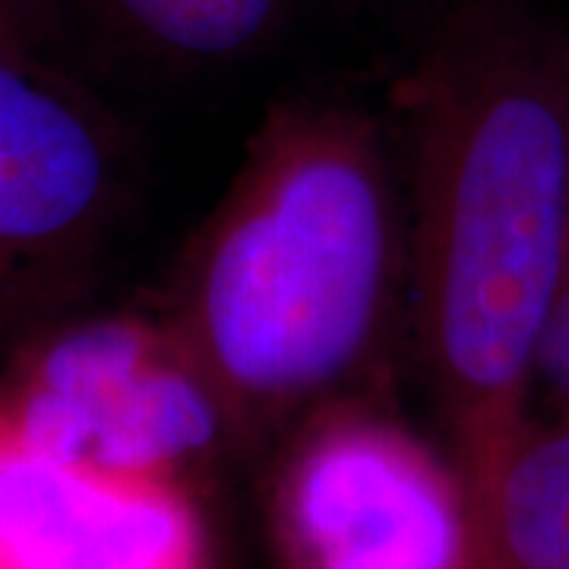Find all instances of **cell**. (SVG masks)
<instances>
[{"instance_id": "7a4b0ae2", "label": "cell", "mask_w": 569, "mask_h": 569, "mask_svg": "<svg viewBox=\"0 0 569 569\" xmlns=\"http://www.w3.org/2000/svg\"><path fill=\"white\" fill-rule=\"evenodd\" d=\"M396 260V203L370 123L291 108L266 127L203 231L174 336L228 411L298 406L365 365Z\"/></svg>"}, {"instance_id": "3957f363", "label": "cell", "mask_w": 569, "mask_h": 569, "mask_svg": "<svg viewBox=\"0 0 569 569\" xmlns=\"http://www.w3.org/2000/svg\"><path fill=\"white\" fill-rule=\"evenodd\" d=\"M288 569H481L466 478L387 418L307 427L276 493Z\"/></svg>"}, {"instance_id": "5b68a950", "label": "cell", "mask_w": 569, "mask_h": 569, "mask_svg": "<svg viewBox=\"0 0 569 569\" xmlns=\"http://www.w3.org/2000/svg\"><path fill=\"white\" fill-rule=\"evenodd\" d=\"M0 569H209L178 475L61 459L0 425Z\"/></svg>"}, {"instance_id": "30bf717a", "label": "cell", "mask_w": 569, "mask_h": 569, "mask_svg": "<svg viewBox=\"0 0 569 569\" xmlns=\"http://www.w3.org/2000/svg\"><path fill=\"white\" fill-rule=\"evenodd\" d=\"M22 0H0V44L3 48H17L13 41V22H17V10Z\"/></svg>"}, {"instance_id": "277c9868", "label": "cell", "mask_w": 569, "mask_h": 569, "mask_svg": "<svg viewBox=\"0 0 569 569\" xmlns=\"http://www.w3.org/2000/svg\"><path fill=\"white\" fill-rule=\"evenodd\" d=\"M224 411L174 329L104 323L51 358L10 427L61 459L123 475H178L216 443Z\"/></svg>"}, {"instance_id": "8992f818", "label": "cell", "mask_w": 569, "mask_h": 569, "mask_svg": "<svg viewBox=\"0 0 569 569\" xmlns=\"http://www.w3.org/2000/svg\"><path fill=\"white\" fill-rule=\"evenodd\" d=\"M114 164L99 123L0 44V291L99 231Z\"/></svg>"}, {"instance_id": "52a82bcc", "label": "cell", "mask_w": 569, "mask_h": 569, "mask_svg": "<svg viewBox=\"0 0 569 569\" xmlns=\"http://www.w3.org/2000/svg\"><path fill=\"white\" fill-rule=\"evenodd\" d=\"M471 507L481 569H569V425L526 427Z\"/></svg>"}, {"instance_id": "6da1fadb", "label": "cell", "mask_w": 569, "mask_h": 569, "mask_svg": "<svg viewBox=\"0 0 569 569\" xmlns=\"http://www.w3.org/2000/svg\"><path fill=\"white\" fill-rule=\"evenodd\" d=\"M415 301L468 493L529 427L569 253V44L475 10L411 80Z\"/></svg>"}, {"instance_id": "9c48e42d", "label": "cell", "mask_w": 569, "mask_h": 569, "mask_svg": "<svg viewBox=\"0 0 569 569\" xmlns=\"http://www.w3.org/2000/svg\"><path fill=\"white\" fill-rule=\"evenodd\" d=\"M531 389H545L557 406L569 411V253L550 305L548 323L541 329V342L535 351Z\"/></svg>"}, {"instance_id": "ba28073f", "label": "cell", "mask_w": 569, "mask_h": 569, "mask_svg": "<svg viewBox=\"0 0 569 569\" xmlns=\"http://www.w3.org/2000/svg\"><path fill=\"white\" fill-rule=\"evenodd\" d=\"M142 44L187 61H231L272 36L284 0H99Z\"/></svg>"}]
</instances>
